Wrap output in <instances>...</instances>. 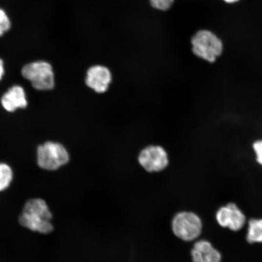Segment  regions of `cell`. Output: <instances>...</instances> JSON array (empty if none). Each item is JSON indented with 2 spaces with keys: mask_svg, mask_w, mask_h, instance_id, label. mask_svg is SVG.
<instances>
[{
  "mask_svg": "<svg viewBox=\"0 0 262 262\" xmlns=\"http://www.w3.org/2000/svg\"><path fill=\"white\" fill-rule=\"evenodd\" d=\"M140 165L149 172H159L168 165V154L160 146H149L143 149L139 156Z\"/></svg>",
  "mask_w": 262,
  "mask_h": 262,
  "instance_id": "obj_6",
  "label": "cell"
},
{
  "mask_svg": "<svg viewBox=\"0 0 262 262\" xmlns=\"http://www.w3.org/2000/svg\"><path fill=\"white\" fill-rule=\"evenodd\" d=\"M112 75L111 72L103 66H95L87 72L86 84L97 93H104L109 88Z\"/></svg>",
  "mask_w": 262,
  "mask_h": 262,
  "instance_id": "obj_8",
  "label": "cell"
},
{
  "mask_svg": "<svg viewBox=\"0 0 262 262\" xmlns=\"http://www.w3.org/2000/svg\"><path fill=\"white\" fill-rule=\"evenodd\" d=\"M171 227L173 234L185 242L195 240L201 234L203 228L201 218L189 211L178 213L172 219Z\"/></svg>",
  "mask_w": 262,
  "mask_h": 262,
  "instance_id": "obj_4",
  "label": "cell"
},
{
  "mask_svg": "<svg viewBox=\"0 0 262 262\" xmlns=\"http://www.w3.org/2000/svg\"><path fill=\"white\" fill-rule=\"evenodd\" d=\"M13 180L12 170L7 164L0 163V192L9 187Z\"/></svg>",
  "mask_w": 262,
  "mask_h": 262,
  "instance_id": "obj_12",
  "label": "cell"
},
{
  "mask_svg": "<svg viewBox=\"0 0 262 262\" xmlns=\"http://www.w3.org/2000/svg\"><path fill=\"white\" fill-rule=\"evenodd\" d=\"M70 155L61 144L47 142L39 146L37 149V163L41 168L55 171L67 164Z\"/></svg>",
  "mask_w": 262,
  "mask_h": 262,
  "instance_id": "obj_5",
  "label": "cell"
},
{
  "mask_svg": "<svg viewBox=\"0 0 262 262\" xmlns=\"http://www.w3.org/2000/svg\"><path fill=\"white\" fill-rule=\"evenodd\" d=\"M216 221L222 228L238 231L244 227L246 217L244 212L234 203H229L219 208L215 214Z\"/></svg>",
  "mask_w": 262,
  "mask_h": 262,
  "instance_id": "obj_7",
  "label": "cell"
},
{
  "mask_svg": "<svg viewBox=\"0 0 262 262\" xmlns=\"http://www.w3.org/2000/svg\"><path fill=\"white\" fill-rule=\"evenodd\" d=\"M52 213L47 202L41 199H32L26 203L18 221L23 227L42 234L54 230Z\"/></svg>",
  "mask_w": 262,
  "mask_h": 262,
  "instance_id": "obj_1",
  "label": "cell"
},
{
  "mask_svg": "<svg viewBox=\"0 0 262 262\" xmlns=\"http://www.w3.org/2000/svg\"><path fill=\"white\" fill-rule=\"evenodd\" d=\"M25 79L31 82L34 89L38 91H50L55 86L53 68L48 62L40 60L26 64L21 70Z\"/></svg>",
  "mask_w": 262,
  "mask_h": 262,
  "instance_id": "obj_2",
  "label": "cell"
},
{
  "mask_svg": "<svg viewBox=\"0 0 262 262\" xmlns=\"http://www.w3.org/2000/svg\"><path fill=\"white\" fill-rule=\"evenodd\" d=\"M1 103L3 108L10 113L19 108H25L28 106V100L24 88L19 85L9 88L2 96Z\"/></svg>",
  "mask_w": 262,
  "mask_h": 262,
  "instance_id": "obj_10",
  "label": "cell"
},
{
  "mask_svg": "<svg viewBox=\"0 0 262 262\" xmlns=\"http://www.w3.org/2000/svg\"><path fill=\"white\" fill-rule=\"evenodd\" d=\"M173 2L174 0H150L152 7L162 11H166L171 8Z\"/></svg>",
  "mask_w": 262,
  "mask_h": 262,
  "instance_id": "obj_14",
  "label": "cell"
},
{
  "mask_svg": "<svg viewBox=\"0 0 262 262\" xmlns=\"http://www.w3.org/2000/svg\"><path fill=\"white\" fill-rule=\"evenodd\" d=\"M247 241L250 244L262 243V219L249 221Z\"/></svg>",
  "mask_w": 262,
  "mask_h": 262,
  "instance_id": "obj_11",
  "label": "cell"
},
{
  "mask_svg": "<svg viewBox=\"0 0 262 262\" xmlns=\"http://www.w3.org/2000/svg\"><path fill=\"white\" fill-rule=\"evenodd\" d=\"M191 42L194 54L210 63H214L222 53V41L211 31L202 30L196 32Z\"/></svg>",
  "mask_w": 262,
  "mask_h": 262,
  "instance_id": "obj_3",
  "label": "cell"
},
{
  "mask_svg": "<svg viewBox=\"0 0 262 262\" xmlns=\"http://www.w3.org/2000/svg\"><path fill=\"white\" fill-rule=\"evenodd\" d=\"M11 27V19L5 10L0 8V37L8 32Z\"/></svg>",
  "mask_w": 262,
  "mask_h": 262,
  "instance_id": "obj_13",
  "label": "cell"
},
{
  "mask_svg": "<svg viewBox=\"0 0 262 262\" xmlns=\"http://www.w3.org/2000/svg\"><path fill=\"white\" fill-rule=\"evenodd\" d=\"M193 262H221L222 255L206 240L196 242L191 251Z\"/></svg>",
  "mask_w": 262,
  "mask_h": 262,
  "instance_id": "obj_9",
  "label": "cell"
},
{
  "mask_svg": "<svg viewBox=\"0 0 262 262\" xmlns=\"http://www.w3.org/2000/svg\"><path fill=\"white\" fill-rule=\"evenodd\" d=\"M253 148L256 162L262 166V139L255 141L253 143Z\"/></svg>",
  "mask_w": 262,
  "mask_h": 262,
  "instance_id": "obj_15",
  "label": "cell"
},
{
  "mask_svg": "<svg viewBox=\"0 0 262 262\" xmlns=\"http://www.w3.org/2000/svg\"><path fill=\"white\" fill-rule=\"evenodd\" d=\"M5 73L4 61L0 58V81L2 80Z\"/></svg>",
  "mask_w": 262,
  "mask_h": 262,
  "instance_id": "obj_16",
  "label": "cell"
},
{
  "mask_svg": "<svg viewBox=\"0 0 262 262\" xmlns=\"http://www.w3.org/2000/svg\"><path fill=\"white\" fill-rule=\"evenodd\" d=\"M224 1L228 3H233L239 1V0H224Z\"/></svg>",
  "mask_w": 262,
  "mask_h": 262,
  "instance_id": "obj_17",
  "label": "cell"
}]
</instances>
